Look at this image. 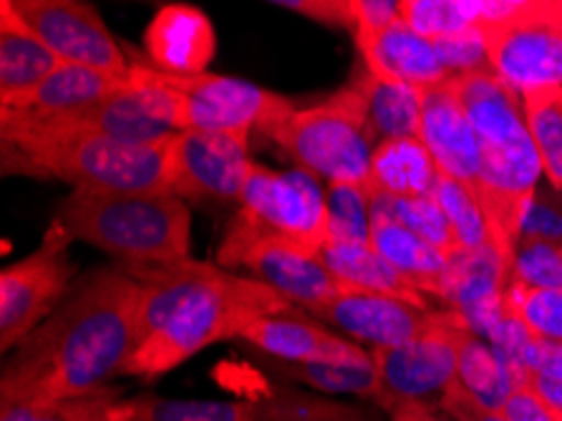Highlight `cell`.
<instances>
[{
    "mask_svg": "<svg viewBox=\"0 0 562 421\" xmlns=\"http://www.w3.org/2000/svg\"><path fill=\"white\" fill-rule=\"evenodd\" d=\"M363 93L376 140H422V91L406 84H389L366 71L353 84Z\"/></svg>",
    "mask_w": 562,
    "mask_h": 421,
    "instance_id": "83f0119b",
    "label": "cell"
},
{
    "mask_svg": "<svg viewBox=\"0 0 562 421\" xmlns=\"http://www.w3.org/2000/svg\"><path fill=\"white\" fill-rule=\"evenodd\" d=\"M439 407L457 421H505L499 411H492L487 407H482L480 401H474L470 394L459 386V381L451 384L445 391V397L439 399Z\"/></svg>",
    "mask_w": 562,
    "mask_h": 421,
    "instance_id": "7bdbcfd3",
    "label": "cell"
},
{
    "mask_svg": "<svg viewBox=\"0 0 562 421\" xmlns=\"http://www.w3.org/2000/svg\"><path fill=\"white\" fill-rule=\"evenodd\" d=\"M449 81L480 136L482 171L476 200L490 222L492 245L515 263V247L527 212L538 197L542 175L540 154L527 129L522 93L507 86L495 71Z\"/></svg>",
    "mask_w": 562,
    "mask_h": 421,
    "instance_id": "277c9868",
    "label": "cell"
},
{
    "mask_svg": "<svg viewBox=\"0 0 562 421\" xmlns=\"http://www.w3.org/2000/svg\"><path fill=\"white\" fill-rule=\"evenodd\" d=\"M321 261L328 265L330 273L356 290L402 298L406 303L429 308L422 290L412 280H406L402 273L391 268L371 245L328 243L321 251Z\"/></svg>",
    "mask_w": 562,
    "mask_h": 421,
    "instance_id": "484cf974",
    "label": "cell"
},
{
    "mask_svg": "<svg viewBox=\"0 0 562 421\" xmlns=\"http://www.w3.org/2000/svg\"><path fill=\"white\" fill-rule=\"evenodd\" d=\"M371 247L391 268L412 280L422 293L441 298V280L447 270V255L429 245L391 214L371 208Z\"/></svg>",
    "mask_w": 562,
    "mask_h": 421,
    "instance_id": "d4e9b609",
    "label": "cell"
},
{
    "mask_svg": "<svg viewBox=\"0 0 562 421\" xmlns=\"http://www.w3.org/2000/svg\"><path fill=\"white\" fill-rule=\"evenodd\" d=\"M490 66L517 93L562 86V0H519L480 23Z\"/></svg>",
    "mask_w": 562,
    "mask_h": 421,
    "instance_id": "52a82bcc",
    "label": "cell"
},
{
    "mask_svg": "<svg viewBox=\"0 0 562 421\" xmlns=\"http://www.w3.org/2000/svg\"><path fill=\"white\" fill-rule=\"evenodd\" d=\"M519 240H548V243H562V208H552L542 200V197H535L530 212H527L522 235Z\"/></svg>",
    "mask_w": 562,
    "mask_h": 421,
    "instance_id": "b9f144b4",
    "label": "cell"
},
{
    "mask_svg": "<svg viewBox=\"0 0 562 421\" xmlns=\"http://www.w3.org/2000/svg\"><path fill=\"white\" fill-rule=\"evenodd\" d=\"M371 208L391 214V218L427 240L429 245L437 247L447 257L459 251L454 232H451L445 212H441L434 195L419 197V200H389V197H376V200H371Z\"/></svg>",
    "mask_w": 562,
    "mask_h": 421,
    "instance_id": "e575fe53",
    "label": "cell"
},
{
    "mask_svg": "<svg viewBox=\"0 0 562 421\" xmlns=\"http://www.w3.org/2000/svg\"><path fill=\"white\" fill-rule=\"evenodd\" d=\"M472 329L457 311H439L431 329L416 341L394 348H373L379 376L376 403L391 411L402 403H427L457 381L459 351Z\"/></svg>",
    "mask_w": 562,
    "mask_h": 421,
    "instance_id": "30bf717a",
    "label": "cell"
},
{
    "mask_svg": "<svg viewBox=\"0 0 562 421\" xmlns=\"http://www.w3.org/2000/svg\"><path fill=\"white\" fill-rule=\"evenodd\" d=\"M505 421H558L555 409L540 397L530 379L519 381L499 411Z\"/></svg>",
    "mask_w": 562,
    "mask_h": 421,
    "instance_id": "ab89813d",
    "label": "cell"
},
{
    "mask_svg": "<svg viewBox=\"0 0 562 421\" xmlns=\"http://www.w3.org/2000/svg\"><path fill=\"white\" fill-rule=\"evenodd\" d=\"M437 315L439 311L431 308H419L402 298L363 293L356 288L344 290L315 313V318H323L351 339L371 343L373 348H394L416 341L431 329Z\"/></svg>",
    "mask_w": 562,
    "mask_h": 421,
    "instance_id": "e0dca14e",
    "label": "cell"
},
{
    "mask_svg": "<svg viewBox=\"0 0 562 421\" xmlns=\"http://www.w3.org/2000/svg\"><path fill=\"white\" fill-rule=\"evenodd\" d=\"M391 421H457L449 414H437L429 403H402V407L389 411Z\"/></svg>",
    "mask_w": 562,
    "mask_h": 421,
    "instance_id": "ee69618b",
    "label": "cell"
},
{
    "mask_svg": "<svg viewBox=\"0 0 562 421\" xmlns=\"http://www.w3.org/2000/svg\"><path fill=\"white\" fill-rule=\"evenodd\" d=\"M555 417H558V421H562V411H555Z\"/></svg>",
    "mask_w": 562,
    "mask_h": 421,
    "instance_id": "f6af8a7d",
    "label": "cell"
},
{
    "mask_svg": "<svg viewBox=\"0 0 562 421\" xmlns=\"http://www.w3.org/2000/svg\"><path fill=\"white\" fill-rule=\"evenodd\" d=\"M272 376L283 381H293L305 389H313L323 397H361L373 399L379 397V376L376 366H334V364H295V361H262Z\"/></svg>",
    "mask_w": 562,
    "mask_h": 421,
    "instance_id": "f546056e",
    "label": "cell"
},
{
    "mask_svg": "<svg viewBox=\"0 0 562 421\" xmlns=\"http://www.w3.org/2000/svg\"><path fill=\"white\" fill-rule=\"evenodd\" d=\"M54 220L74 240L116 255L122 265H165L190 257L192 212L172 192L74 190Z\"/></svg>",
    "mask_w": 562,
    "mask_h": 421,
    "instance_id": "5b68a950",
    "label": "cell"
},
{
    "mask_svg": "<svg viewBox=\"0 0 562 421\" xmlns=\"http://www.w3.org/2000/svg\"><path fill=\"white\" fill-rule=\"evenodd\" d=\"M31 33L46 43L64 64L130 79L132 64L101 19V13L79 0H5Z\"/></svg>",
    "mask_w": 562,
    "mask_h": 421,
    "instance_id": "5bb4252c",
    "label": "cell"
},
{
    "mask_svg": "<svg viewBox=\"0 0 562 421\" xmlns=\"http://www.w3.org/2000/svg\"><path fill=\"white\" fill-rule=\"evenodd\" d=\"M61 64V58L36 33L25 29L3 0L0 3V107L29 97Z\"/></svg>",
    "mask_w": 562,
    "mask_h": 421,
    "instance_id": "603a6c76",
    "label": "cell"
},
{
    "mask_svg": "<svg viewBox=\"0 0 562 421\" xmlns=\"http://www.w3.org/2000/svg\"><path fill=\"white\" fill-rule=\"evenodd\" d=\"M437 48H439L441 64H445L449 79L492 71L487 48H484V41L480 36V29L467 31V33H462V36L439 38Z\"/></svg>",
    "mask_w": 562,
    "mask_h": 421,
    "instance_id": "8d00e7d4",
    "label": "cell"
},
{
    "mask_svg": "<svg viewBox=\"0 0 562 421\" xmlns=\"http://www.w3.org/2000/svg\"><path fill=\"white\" fill-rule=\"evenodd\" d=\"M422 142L427 144L441 175L459 179L476 197L482 171L480 136L459 104L451 81L422 91Z\"/></svg>",
    "mask_w": 562,
    "mask_h": 421,
    "instance_id": "ac0fdd59",
    "label": "cell"
},
{
    "mask_svg": "<svg viewBox=\"0 0 562 421\" xmlns=\"http://www.w3.org/2000/svg\"><path fill=\"white\" fill-rule=\"evenodd\" d=\"M278 8L301 13L305 19L318 21L330 29H344L356 33L353 0H280Z\"/></svg>",
    "mask_w": 562,
    "mask_h": 421,
    "instance_id": "f35d334b",
    "label": "cell"
},
{
    "mask_svg": "<svg viewBox=\"0 0 562 421\" xmlns=\"http://www.w3.org/2000/svg\"><path fill=\"white\" fill-rule=\"evenodd\" d=\"M507 308L535 341L562 343V290L527 288L509 280Z\"/></svg>",
    "mask_w": 562,
    "mask_h": 421,
    "instance_id": "836d02e7",
    "label": "cell"
},
{
    "mask_svg": "<svg viewBox=\"0 0 562 421\" xmlns=\"http://www.w3.org/2000/svg\"><path fill=\"white\" fill-rule=\"evenodd\" d=\"M112 419L126 421H371L359 407L323 394L276 386L258 399H119Z\"/></svg>",
    "mask_w": 562,
    "mask_h": 421,
    "instance_id": "9c48e42d",
    "label": "cell"
},
{
    "mask_svg": "<svg viewBox=\"0 0 562 421\" xmlns=\"http://www.w3.org/2000/svg\"><path fill=\"white\" fill-rule=\"evenodd\" d=\"M353 38L376 36V33L386 31L389 25L402 21V3H396V0H353Z\"/></svg>",
    "mask_w": 562,
    "mask_h": 421,
    "instance_id": "60d3db41",
    "label": "cell"
},
{
    "mask_svg": "<svg viewBox=\"0 0 562 421\" xmlns=\"http://www.w3.org/2000/svg\"><path fill=\"white\" fill-rule=\"evenodd\" d=\"M328 243L371 245V197L356 185H328Z\"/></svg>",
    "mask_w": 562,
    "mask_h": 421,
    "instance_id": "d6a6232c",
    "label": "cell"
},
{
    "mask_svg": "<svg viewBox=\"0 0 562 421\" xmlns=\"http://www.w3.org/2000/svg\"><path fill=\"white\" fill-rule=\"evenodd\" d=\"M439 182V167L422 140H383L371 157L369 197L419 200L431 197Z\"/></svg>",
    "mask_w": 562,
    "mask_h": 421,
    "instance_id": "cb8c5ba5",
    "label": "cell"
},
{
    "mask_svg": "<svg viewBox=\"0 0 562 421\" xmlns=\"http://www.w3.org/2000/svg\"><path fill=\"white\" fill-rule=\"evenodd\" d=\"M268 136L313 177L369 192L371 157L379 140L363 93L353 84L311 109H295Z\"/></svg>",
    "mask_w": 562,
    "mask_h": 421,
    "instance_id": "8992f818",
    "label": "cell"
},
{
    "mask_svg": "<svg viewBox=\"0 0 562 421\" xmlns=\"http://www.w3.org/2000/svg\"><path fill=\"white\" fill-rule=\"evenodd\" d=\"M71 235L54 220L41 243L23 261L0 270V348L13 351L44 325L71 290L68 261Z\"/></svg>",
    "mask_w": 562,
    "mask_h": 421,
    "instance_id": "8fae6325",
    "label": "cell"
},
{
    "mask_svg": "<svg viewBox=\"0 0 562 421\" xmlns=\"http://www.w3.org/2000/svg\"><path fill=\"white\" fill-rule=\"evenodd\" d=\"M5 175L56 177L74 190L169 192V144H126L74 119H0Z\"/></svg>",
    "mask_w": 562,
    "mask_h": 421,
    "instance_id": "3957f363",
    "label": "cell"
},
{
    "mask_svg": "<svg viewBox=\"0 0 562 421\" xmlns=\"http://www.w3.org/2000/svg\"><path fill=\"white\" fill-rule=\"evenodd\" d=\"M116 401L119 394H114L112 389L91 394V397L58 401L41 411L38 421H106L112 419Z\"/></svg>",
    "mask_w": 562,
    "mask_h": 421,
    "instance_id": "74e56055",
    "label": "cell"
},
{
    "mask_svg": "<svg viewBox=\"0 0 562 421\" xmlns=\"http://www.w3.org/2000/svg\"><path fill=\"white\" fill-rule=\"evenodd\" d=\"M522 107L542 175L550 179L552 190L562 192V86L522 93Z\"/></svg>",
    "mask_w": 562,
    "mask_h": 421,
    "instance_id": "4dcf8cb0",
    "label": "cell"
},
{
    "mask_svg": "<svg viewBox=\"0 0 562 421\" xmlns=\"http://www.w3.org/2000/svg\"><path fill=\"white\" fill-rule=\"evenodd\" d=\"M142 286L139 348L124 374L155 381L212 343L240 339L255 321L295 315L266 282L187 257L165 265H122Z\"/></svg>",
    "mask_w": 562,
    "mask_h": 421,
    "instance_id": "7a4b0ae2",
    "label": "cell"
},
{
    "mask_svg": "<svg viewBox=\"0 0 562 421\" xmlns=\"http://www.w3.org/2000/svg\"><path fill=\"white\" fill-rule=\"evenodd\" d=\"M144 48L155 71L192 79V76L207 74L215 58V25L200 8L169 3L159 8L155 19L149 21L144 31Z\"/></svg>",
    "mask_w": 562,
    "mask_h": 421,
    "instance_id": "d6986e66",
    "label": "cell"
},
{
    "mask_svg": "<svg viewBox=\"0 0 562 421\" xmlns=\"http://www.w3.org/2000/svg\"><path fill=\"white\" fill-rule=\"evenodd\" d=\"M159 74V71H157ZM182 99V124L187 129H210V132H260L270 134L283 119L295 111L293 101L229 76L202 74L192 79L159 74Z\"/></svg>",
    "mask_w": 562,
    "mask_h": 421,
    "instance_id": "4fadbf2b",
    "label": "cell"
},
{
    "mask_svg": "<svg viewBox=\"0 0 562 421\" xmlns=\"http://www.w3.org/2000/svg\"><path fill=\"white\" fill-rule=\"evenodd\" d=\"M366 62V71L389 84H406L427 91L449 81L441 64L437 41H431L404 21H396L376 36L356 38Z\"/></svg>",
    "mask_w": 562,
    "mask_h": 421,
    "instance_id": "44dd1931",
    "label": "cell"
},
{
    "mask_svg": "<svg viewBox=\"0 0 562 421\" xmlns=\"http://www.w3.org/2000/svg\"><path fill=\"white\" fill-rule=\"evenodd\" d=\"M434 197H437L439 208L445 212L451 232H454L459 251H482V247L492 245L490 222L470 187L439 171Z\"/></svg>",
    "mask_w": 562,
    "mask_h": 421,
    "instance_id": "1f68e13d",
    "label": "cell"
},
{
    "mask_svg": "<svg viewBox=\"0 0 562 421\" xmlns=\"http://www.w3.org/2000/svg\"><path fill=\"white\" fill-rule=\"evenodd\" d=\"M126 79L93 71L87 66L61 64L48 79L15 104L0 107V119H21V122H46V119L79 117L99 101L122 89Z\"/></svg>",
    "mask_w": 562,
    "mask_h": 421,
    "instance_id": "7402d4cb",
    "label": "cell"
},
{
    "mask_svg": "<svg viewBox=\"0 0 562 421\" xmlns=\"http://www.w3.org/2000/svg\"><path fill=\"white\" fill-rule=\"evenodd\" d=\"M248 132L187 129L169 144V192L182 200H237L255 167Z\"/></svg>",
    "mask_w": 562,
    "mask_h": 421,
    "instance_id": "9a60e30c",
    "label": "cell"
},
{
    "mask_svg": "<svg viewBox=\"0 0 562 421\" xmlns=\"http://www.w3.org/2000/svg\"><path fill=\"white\" fill-rule=\"evenodd\" d=\"M513 280L527 288L562 290V243L519 240L515 247Z\"/></svg>",
    "mask_w": 562,
    "mask_h": 421,
    "instance_id": "d590c367",
    "label": "cell"
},
{
    "mask_svg": "<svg viewBox=\"0 0 562 421\" xmlns=\"http://www.w3.org/2000/svg\"><path fill=\"white\" fill-rule=\"evenodd\" d=\"M237 218L262 235L283 237L311 255H321L328 245L326 192L305 169L276 171L255 165Z\"/></svg>",
    "mask_w": 562,
    "mask_h": 421,
    "instance_id": "7c38bea8",
    "label": "cell"
},
{
    "mask_svg": "<svg viewBox=\"0 0 562 421\" xmlns=\"http://www.w3.org/2000/svg\"><path fill=\"white\" fill-rule=\"evenodd\" d=\"M457 381L474 401L492 411H502L507 397L519 384L509 366L497 356V351L474 331L464 339L462 351H459Z\"/></svg>",
    "mask_w": 562,
    "mask_h": 421,
    "instance_id": "f1b7e54d",
    "label": "cell"
},
{
    "mask_svg": "<svg viewBox=\"0 0 562 421\" xmlns=\"http://www.w3.org/2000/svg\"><path fill=\"white\" fill-rule=\"evenodd\" d=\"M217 265L225 270L245 268L255 280L266 282L295 308L313 315L351 288L328 270L321 255L305 253L283 237L262 235L237 214L217 247Z\"/></svg>",
    "mask_w": 562,
    "mask_h": 421,
    "instance_id": "ba28073f",
    "label": "cell"
},
{
    "mask_svg": "<svg viewBox=\"0 0 562 421\" xmlns=\"http://www.w3.org/2000/svg\"><path fill=\"white\" fill-rule=\"evenodd\" d=\"M240 341L258 348L262 356L295 364H334V366H371L373 356L359 343L330 333L318 323L301 315H268L255 321Z\"/></svg>",
    "mask_w": 562,
    "mask_h": 421,
    "instance_id": "ffe728a7",
    "label": "cell"
},
{
    "mask_svg": "<svg viewBox=\"0 0 562 421\" xmlns=\"http://www.w3.org/2000/svg\"><path fill=\"white\" fill-rule=\"evenodd\" d=\"M142 286L122 265L81 275L54 315L5 361L0 401L50 403L106 391L139 348Z\"/></svg>",
    "mask_w": 562,
    "mask_h": 421,
    "instance_id": "6da1fadb",
    "label": "cell"
},
{
    "mask_svg": "<svg viewBox=\"0 0 562 421\" xmlns=\"http://www.w3.org/2000/svg\"><path fill=\"white\" fill-rule=\"evenodd\" d=\"M106 421H126V419H106Z\"/></svg>",
    "mask_w": 562,
    "mask_h": 421,
    "instance_id": "bcb514c9",
    "label": "cell"
},
{
    "mask_svg": "<svg viewBox=\"0 0 562 421\" xmlns=\"http://www.w3.org/2000/svg\"><path fill=\"white\" fill-rule=\"evenodd\" d=\"M71 119L126 144H159L184 129L180 93L151 66H134L122 89Z\"/></svg>",
    "mask_w": 562,
    "mask_h": 421,
    "instance_id": "2e32d148",
    "label": "cell"
},
{
    "mask_svg": "<svg viewBox=\"0 0 562 421\" xmlns=\"http://www.w3.org/2000/svg\"><path fill=\"white\" fill-rule=\"evenodd\" d=\"M519 0H402V21L431 41L462 36L515 11Z\"/></svg>",
    "mask_w": 562,
    "mask_h": 421,
    "instance_id": "4316f807",
    "label": "cell"
}]
</instances>
